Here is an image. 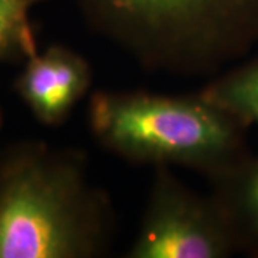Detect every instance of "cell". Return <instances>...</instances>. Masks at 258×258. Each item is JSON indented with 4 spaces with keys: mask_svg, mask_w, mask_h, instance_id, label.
<instances>
[{
    "mask_svg": "<svg viewBox=\"0 0 258 258\" xmlns=\"http://www.w3.org/2000/svg\"><path fill=\"white\" fill-rule=\"evenodd\" d=\"M116 214L74 148L19 141L0 151V258H98Z\"/></svg>",
    "mask_w": 258,
    "mask_h": 258,
    "instance_id": "1",
    "label": "cell"
},
{
    "mask_svg": "<svg viewBox=\"0 0 258 258\" xmlns=\"http://www.w3.org/2000/svg\"><path fill=\"white\" fill-rule=\"evenodd\" d=\"M98 36L149 72L212 76L258 45V0H74Z\"/></svg>",
    "mask_w": 258,
    "mask_h": 258,
    "instance_id": "2",
    "label": "cell"
},
{
    "mask_svg": "<svg viewBox=\"0 0 258 258\" xmlns=\"http://www.w3.org/2000/svg\"><path fill=\"white\" fill-rule=\"evenodd\" d=\"M88 126L103 149L126 162L186 168L208 181L249 155L248 125L200 92L96 91L88 103Z\"/></svg>",
    "mask_w": 258,
    "mask_h": 258,
    "instance_id": "3",
    "label": "cell"
},
{
    "mask_svg": "<svg viewBox=\"0 0 258 258\" xmlns=\"http://www.w3.org/2000/svg\"><path fill=\"white\" fill-rule=\"evenodd\" d=\"M238 252L211 194L185 185L168 166L155 168L129 258H227Z\"/></svg>",
    "mask_w": 258,
    "mask_h": 258,
    "instance_id": "4",
    "label": "cell"
},
{
    "mask_svg": "<svg viewBox=\"0 0 258 258\" xmlns=\"http://www.w3.org/2000/svg\"><path fill=\"white\" fill-rule=\"evenodd\" d=\"M92 82V68L82 55L50 45L23 62L13 89L35 119L45 126H60L89 93Z\"/></svg>",
    "mask_w": 258,
    "mask_h": 258,
    "instance_id": "5",
    "label": "cell"
},
{
    "mask_svg": "<svg viewBox=\"0 0 258 258\" xmlns=\"http://www.w3.org/2000/svg\"><path fill=\"white\" fill-rule=\"evenodd\" d=\"M210 184V194L228 221L238 252L258 257V155H248Z\"/></svg>",
    "mask_w": 258,
    "mask_h": 258,
    "instance_id": "6",
    "label": "cell"
},
{
    "mask_svg": "<svg viewBox=\"0 0 258 258\" xmlns=\"http://www.w3.org/2000/svg\"><path fill=\"white\" fill-rule=\"evenodd\" d=\"M200 93L248 126H258V57L218 75Z\"/></svg>",
    "mask_w": 258,
    "mask_h": 258,
    "instance_id": "7",
    "label": "cell"
},
{
    "mask_svg": "<svg viewBox=\"0 0 258 258\" xmlns=\"http://www.w3.org/2000/svg\"><path fill=\"white\" fill-rule=\"evenodd\" d=\"M37 50L30 12L0 10V63L25 62Z\"/></svg>",
    "mask_w": 258,
    "mask_h": 258,
    "instance_id": "8",
    "label": "cell"
},
{
    "mask_svg": "<svg viewBox=\"0 0 258 258\" xmlns=\"http://www.w3.org/2000/svg\"><path fill=\"white\" fill-rule=\"evenodd\" d=\"M43 0H0V10L5 12H30L32 8Z\"/></svg>",
    "mask_w": 258,
    "mask_h": 258,
    "instance_id": "9",
    "label": "cell"
},
{
    "mask_svg": "<svg viewBox=\"0 0 258 258\" xmlns=\"http://www.w3.org/2000/svg\"><path fill=\"white\" fill-rule=\"evenodd\" d=\"M2 123H3V112L0 109V128H2Z\"/></svg>",
    "mask_w": 258,
    "mask_h": 258,
    "instance_id": "10",
    "label": "cell"
}]
</instances>
